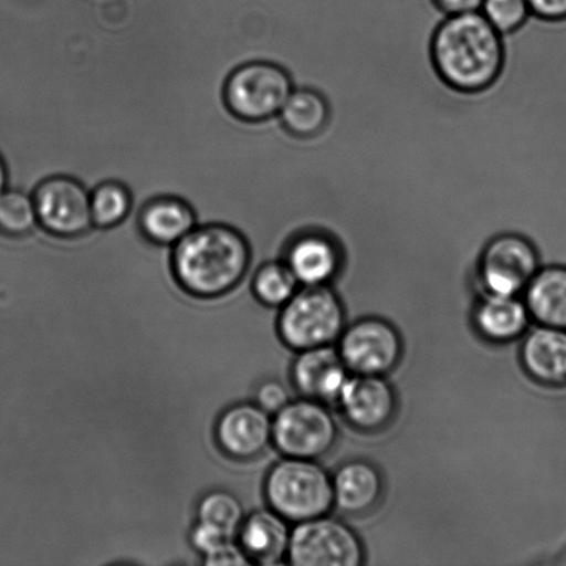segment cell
Returning <instances> with one entry per match:
<instances>
[{"label":"cell","instance_id":"3","mask_svg":"<svg viewBox=\"0 0 566 566\" xmlns=\"http://www.w3.org/2000/svg\"><path fill=\"white\" fill-rule=\"evenodd\" d=\"M270 507L289 523L322 517L335 507L332 476L313 459L285 458L264 484Z\"/></svg>","mask_w":566,"mask_h":566},{"label":"cell","instance_id":"18","mask_svg":"<svg viewBox=\"0 0 566 566\" xmlns=\"http://www.w3.org/2000/svg\"><path fill=\"white\" fill-rule=\"evenodd\" d=\"M335 507L349 515L371 512L385 492L380 471L365 460H353L332 476Z\"/></svg>","mask_w":566,"mask_h":566},{"label":"cell","instance_id":"26","mask_svg":"<svg viewBox=\"0 0 566 566\" xmlns=\"http://www.w3.org/2000/svg\"><path fill=\"white\" fill-rule=\"evenodd\" d=\"M243 520H245V510L240 499L230 492H209L199 502L198 521L213 525L226 534L235 536L240 532Z\"/></svg>","mask_w":566,"mask_h":566},{"label":"cell","instance_id":"19","mask_svg":"<svg viewBox=\"0 0 566 566\" xmlns=\"http://www.w3.org/2000/svg\"><path fill=\"white\" fill-rule=\"evenodd\" d=\"M525 304L537 325L566 331V265L541 268L528 287Z\"/></svg>","mask_w":566,"mask_h":566},{"label":"cell","instance_id":"16","mask_svg":"<svg viewBox=\"0 0 566 566\" xmlns=\"http://www.w3.org/2000/svg\"><path fill=\"white\" fill-rule=\"evenodd\" d=\"M521 363L532 379L548 387L566 386V331L537 325L526 333Z\"/></svg>","mask_w":566,"mask_h":566},{"label":"cell","instance_id":"25","mask_svg":"<svg viewBox=\"0 0 566 566\" xmlns=\"http://www.w3.org/2000/svg\"><path fill=\"white\" fill-rule=\"evenodd\" d=\"M298 286L296 276L283 260L260 265L252 282L254 296L269 307H283L297 293Z\"/></svg>","mask_w":566,"mask_h":566},{"label":"cell","instance_id":"22","mask_svg":"<svg viewBox=\"0 0 566 566\" xmlns=\"http://www.w3.org/2000/svg\"><path fill=\"white\" fill-rule=\"evenodd\" d=\"M234 537L213 525L201 523V521H198L191 532L192 546L203 557L205 565L252 564L251 559L243 553L240 543H235Z\"/></svg>","mask_w":566,"mask_h":566},{"label":"cell","instance_id":"17","mask_svg":"<svg viewBox=\"0 0 566 566\" xmlns=\"http://www.w3.org/2000/svg\"><path fill=\"white\" fill-rule=\"evenodd\" d=\"M199 226L191 205L179 197L149 199L138 212V227L149 242L174 248Z\"/></svg>","mask_w":566,"mask_h":566},{"label":"cell","instance_id":"9","mask_svg":"<svg viewBox=\"0 0 566 566\" xmlns=\"http://www.w3.org/2000/svg\"><path fill=\"white\" fill-rule=\"evenodd\" d=\"M38 223L60 238L85 235L93 229L91 190L75 177L52 176L33 188Z\"/></svg>","mask_w":566,"mask_h":566},{"label":"cell","instance_id":"27","mask_svg":"<svg viewBox=\"0 0 566 566\" xmlns=\"http://www.w3.org/2000/svg\"><path fill=\"white\" fill-rule=\"evenodd\" d=\"M481 13L503 36L518 32L532 17L528 0H484Z\"/></svg>","mask_w":566,"mask_h":566},{"label":"cell","instance_id":"7","mask_svg":"<svg viewBox=\"0 0 566 566\" xmlns=\"http://www.w3.org/2000/svg\"><path fill=\"white\" fill-rule=\"evenodd\" d=\"M337 434L329 409L311 398L289 402L273 420V442L286 458L325 457L336 446Z\"/></svg>","mask_w":566,"mask_h":566},{"label":"cell","instance_id":"31","mask_svg":"<svg viewBox=\"0 0 566 566\" xmlns=\"http://www.w3.org/2000/svg\"><path fill=\"white\" fill-rule=\"evenodd\" d=\"M10 187V170L8 160L4 155L0 153V197L3 196L6 190Z\"/></svg>","mask_w":566,"mask_h":566},{"label":"cell","instance_id":"14","mask_svg":"<svg viewBox=\"0 0 566 566\" xmlns=\"http://www.w3.org/2000/svg\"><path fill=\"white\" fill-rule=\"evenodd\" d=\"M348 379V368L338 348L322 346L303 349L294 360L292 380L305 398L319 402H337Z\"/></svg>","mask_w":566,"mask_h":566},{"label":"cell","instance_id":"10","mask_svg":"<svg viewBox=\"0 0 566 566\" xmlns=\"http://www.w3.org/2000/svg\"><path fill=\"white\" fill-rule=\"evenodd\" d=\"M338 352L353 374L385 376L401 360L402 340L388 322L366 318L344 329Z\"/></svg>","mask_w":566,"mask_h":566},{"label":"cell","instance_id":"21","mask_svg":"<svg viewBox=\"0 0 566 566\" xmlns=\"http://www.w3.org/2000/svg\"><path fill=\"white\" fill-rule=\"evenodd\" d=\"M279 119L283 129L293 137H318L331 124L329 99L318 88L296 86L283 105Z\"/></svg>","mask_w":566,"mask_h":566},{"label":"cell","instance_id":"1","mask_svg":"<svg viewBox=\"0 0 566 566\" xmlns=\"http://www.w3.org/2000/svg\"><path fill=\"white\" fill-rule=\"evenodd\" d=\"M430 60L448 87L480 93L501 77L506 41L481 11L446 15L431 33Z\"/></svg>","mask_w":566,"mask_h":566},{"label":"cell","instance_id":"6","mask_svg":"<svg viewBox=\"0 0 566 566\" xmlns=\"http://www.w3.org/2000/svg\"><path fill=\"white\" fill-rule=\"evenodd\" d=\"M542 268L539 249L528 235L503 231L482 248L479 275L486 293L518 296Z\"/></svg>","mask_w":566,"mask_h":566},{"label":"cell","instance_id":"15","mask_svg":"<svg viewBox=\"0 0 566 566\" xmlns=\"http://www.w3.org/2000/svg\"><path fill=\"white\" fill-rule=\"evenodd\" d=\"M240 546L251 563L271 566L287 559L292 530L289 521L275 510H258L241 525Z\"/></svg>","mask_w":566,"mask_h":566},{"label":"cell","instance_id":"24","mask_svg":"<svg viewBox=\"0 0 566 566\" xmlns=\"http://www.w3.org/2000/svg\"><path fill=\"white\" fill-rule=\"evenodd\" d=\"M35 202L31 192L9 187L0 197V235L20 240L38 229Z\"/></svg>","mask_w":566,"mask_h":566},{"label":"cell","instance_id":"30","mask_svg":"<svg viewBox=\"0 0 566 566\" xmlns=\"http://www.w3.org/2000/svg\"><path fill=\"white\" fill-rule=\"evenodd\" d=\"M443 15H457L481 11L484 0H432Z\"/></svg>","mask_w":566,"mask_h":566},{"label":"cell","instance_id":"8","mask_svg":"<svg viewBox=\"0 0 566 566\" xmlns=\"http://www.w3.org/2000/svg\"><path fill=\"white\" fill-rule=\"evenodd\" d=\"M364 559L363 542L342 521L322 515L292 530L287 562L294 566H359Z\"/></svg>","mask_w":566,"mask_h":566},{"label":"cell","instance_id":"2","mask_svg":"<svg viewBox=\"0 0 566 566\" xmlns=\"http://www.w3.org/2000/svg\"><path fill=\"white\" fill-rule=\"evenodd\" d=\"M251 243L229 224H199L171 249V273L182 291L218 298L234 291L252 264Z\"/></svg>","mask_w":566,"mask_h":566},{"label":"cell","instance_id":"13","mask_svg":"<svg viewBox=\"0 0 566 566\" xmlns=\"http://www.w3.org/2000/svg\"><path fill=\"white\" fill-rule=\"evenodd\" d=\"M216 440L227 457L256 459L273 442V419L256 402L234 405L220 416Z\"/></svg>","mask_w":566,"mask_h":566},{"label":"cell","instance_id":"11","mask_svg":"<svg viewBox=\"0 0 566 566\" xmlns=\"http://www.w3.org/2000/svg\"><path fill=\"white\" fill-rule=\"evenodd\" d=\"M337 402L348 423L363 431L382 429L397 410L396 391L385 376H348Z\"/></svg>","mask_w":566,"mask_h":566},{"label":"cell","instance_id":"29","mask_svg":"<svg viewBox=\"0 0 566 566\" xmlns=\"http://www.w3.org/2000/svg\"><path fill=\"white\" fill-rule=\"evenodd\" d=\"M532 15L547 21L566 19V0H528Z\"/></svg>","mask_w":566,"mask_h":566},{"label":"cell","instance_id":"12","mask_svg":"<svg viewBox=\"0 0 566 566\" xmlns=\"http://www.w3.org/2000/svg\"><path fill=\"white\" fill-rule=\"evenodd\" d=\"M283 262L292 270L300 286L329 285L342 269L343 251L329 232L307 229L289 241Z\"/></svg>","mask_w":566,"mask_h":566},{"label":"cell","instance_id":"23","mask_svg":"<svg viewBox=\"0 0 566 566\" xmlns=\"http://www.w3.org/2000/svg\"><path fill=\"white\" fill-rule=\"evenodd\" d=\"M93 226L97 229H113L124 223L133 210V196L124 182L107 180L91 191Z\"/></svg>","mask_w":566,"mask_h":566},{"label":"cell","instance_id":"5","mask_svg":"<svg viewBox=\"0 0 566 566\" xmlns=\"http://www.w3.org/2000/svg\"><path fill=\"white\" fill-rule=\"evenodd\" d=\"M294 87L285 66L274 61L254 60L231 72L224 86V99L238 118L264 122L280 115Z\"/></svg>","mask_w":566,"mask_h":566},{"label":"cell","instance_id":"28","mask_svg":"<svg viewBox=\"0 0 566 566\" xmlns=\"http://www.w3.org/2000/svg\"><path fill=\"white\" fill-rule=\"evenodd\" d=\"M260 408L270 415H276L291 402L286 387L279 380H265L256 390V401Z\"/></svg>","mask_w":566,"mask_h":566},{"label":"cell","instance_id":"20","mask_svg":"<svg viewBox=\"0 0 566 566\" xmlns=\"http://www.w3.org/2000/svg\"><path fill=\"white\" fill-rule=\"evenodd\" d=\"M530 322V310L518 296L486 293L485 298L476 305V329L488 340L513 342L528 331Z\"/></svg>","mask_w":566,"mask_h":566},{"label":"cell","instance_id":"4","mask_svg":"<svg viewBox=\"0 0 566 566\" xmlns=\"http://www.w3.org/2000/svg\"><path fill=\"white\" fill-rule=\"evenodd\" d=\"M344 324L346 313L329 285L303 286L283 305L279 332L286 346L303 352L337 342Z\"/></svg>","mask_w":566,"mask_h":566}]
</instances>
